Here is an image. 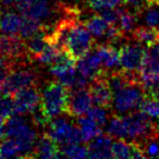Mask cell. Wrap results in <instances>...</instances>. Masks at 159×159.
Returning a JSON list of instances; mask_svg holds the SVG:
<instances>
[{"mask_svg":"<svg viewBox=\"0 0 159 159\" xmlns=\"http://www.w3.org/2000/svg\"><path fill=\"white\" fill-rule=\"evenodd\" d=\"M144 98L145 94L141 83H133L113 93V105L116 110L123 113L139 107Z\"/></svg>","mask_w":159,"mask_h":159,"instance_id":"5","label":"cell"},{"mask_svg":"<svg viewBox=\"0 0 159 159\" xmlns=\"http://www.w3.org/2000/svg\"><path fill=\"white\" fill-rule=\"evenodd\" d=\"M43 29H44V24H42L40 22L34 20V19L27 18V16H23L22 26H21L19 35L24 40H27L37 33H39Z\"/></svg>","mask_w":159,"mask_h":159,"instance_id":"25","label":"cell"},{"mask_svg":"<svg viewBox=\"0 0 159 159\" xmlns=\"http://www.w3.org/2000/svg\"><path fill=\"white\" fill-rule=\"evenodd\" d=\"M13 99L16 105V115H25L32 113L40 106L42 96L35 85H33L14 93Z\"/></svg>","mask_w":159,"mask_h":159,"instance_id":"8","label":"cell"},{"mask_svg":"<svg viewBox=\"0 0 159 159\" xmlns=\"http://www.w3.org/2000/svg\"><path fill=\"white\" fill-rule=\"evenodd\" d=\"M95 50L105 69H113L120 64V49H117L112 45H99Z\"/></svg>","mask_w":159,"mask_h":159,"instance_id":"18","label":"cell"},{"mask_svg":"<svg viewBox=\"0 0 159 159\" xmlns=\"http://www.w3.org/2000/svg\"><path fill=\"white\" fill-rule=\"evenodd\" d=\"M99 1H100V0H87V3H89V6L92 8V9L97 11L98 3H99Z\"/></svg>","mask_w":159,"mask_h":159,"instance_id":"40","label":"cell"},{"mask_svg":"<svg viewBox=\"0 0 159 159\" xmlns=\"http://www.w3.org/2000/svg\"><path fill=\"white\" fill-rule=\"evenodd\" d=\"M112 137L108 134H100L97 137L89 142V158H113L112 152H111V145H112Z\"/></svg>","mask_w":159,"mask_h":159,"instance_id":"14","label":"cell"},{"mask_svg":"<svg viewBox=\"0 0 159 159\" xmlns=\"http://www.w3.org/2000/svg\"><path fill=\"white\" fill-rule=\"evenodd\" d=\"M147 50L149 51V52L152 53V56H155L157 59H159V40L156 43V44L152 45V46L148 47Z\"/></svg>","mask_w":159,"mask_h":159,"instance_id":"39","label":"cell"},{"mask_svg":"<svg viewBox=\"0 0 159 159\" xmlns=\"http://www.w3.org/2000/svg\"><path fill=\"white\" fill-rule=\"evenodd\" d=\"M21 157L19 145L13 139L7 137V139L0 143V158Z\"/></svg>","mask_w":159,"mask_h":159,"instance_id":"28","label":"cell"},{"mask_svg":"<svg viewBox=\"0 0 159 159\" xmlns=\"http://www.w3.org/2000/svg\"><path fill=\"white\" fill-rule=\"evenodd\" d=\"M52 7L48 0H32L31 5L27 8L23 16L34 19L43 24V22L50 19L52 14Z\"/></svg>","mask_w":159,"mask_h":159,"instance_id":"17","label":"cell"},{"mask_svg":"<svg viewBox=\"0 0 159 159\" xmlns=\"http://www.w3.org/2000/svg\"><path fill=\"white\" fill-rule=\"evenodd\" d=\"M76 70L85 77H87L91 82L98 75L102 74L104 70L102 69V61L96 50L89 51L84 57L77 60Z\"/></svg>","mask_w":159,"mask_h":159,"instance_id":"13","label":"cell"},{"mask_svg":"<svg viewBox=\"0 0 159 159\" xmlns=\"http://www.w3.org/2000/svg\"><path fill=\"white\" fill-rule=\"evenodd\" d=\"M72 1H74V2H80V1H82V0H72Z\"/></svg>","mask_w":159,"mask_h":159,"instance_id":"43","label":"cell"},{"mask_svg":"<svg viewBox=\"0 0 159 159\" xmlns=\"http://www.w3.org/2000/svg\"><path fill=\"white\" fill-rule=\"evenodd\" d=\"M133 38L139 44L150 47L159 40V29L152 26H141L136 27L133 31Z\"/></svg>","mask_w":159,"mask_h":159,"instance_id":"20","label":"cell"},{"mask_svg":"<svg viewBox=\"0 0 159 159\" xmlns=\"http://www.w3.org/2000/svg\"><path fill=\"white\" fill-rule=\"evenodd\" d=\"M124 0H100L98 3L97 11H102L105 9H113V8H118Z\"/></svg>","mask_w":159,"mask_h":159,"instance_id":"36","label":"cell"},{"mask_svg":"<svg viewBox=\"0 0 159 159\" xmlns=\"http://www.w3.org/2000/svg\"><path fill=\"white\" fill-rule=\"evenodd\" d=\"M92 120L96 122L98 125L102 128L104 126L105 124L107 123V120H108V117H107V111L105 110V108L99 106H96V107H92L91 109L89 110V112L86 113Z\"/></svg>","mask_w":159,"mask_h":159,"instance_id":"32","label":"cell"},{"mask_svg":"<svg viewBox=\"0 0 159 159\" xmlns=\"http://www.w3.org/2000/svg\"><path fill=\"white\" fill-rule=\"evenodd\" d=\"M26 50L27 53L30 56L33 57H37L42 53V51L46 48V46L49 44L48 39V34L46 31V26L44 25V29L37 33L36 35H34L33 37H31L30 39L26 40Z\"/></svg>","mask_w":159,"mask_h":159,"instance_id":"21","label":"cell"},{"mask_svg":"<svg viewBox=\"0 0 159 159\" xmlns=\"http://www.w3.org/2000/svg\"><path fill=\"white\" fill-rule=\"evenodd\" d=\"M23 22V16L14 11H5L0 13V31L10 36L19 35Z\"/></svg>","mask_w":159,"mask_h":159,"instance_id":"16","label":"cell"},{"mask_svg":"<svg viewBox=\"0 0 159 159\" xmlns=\"http://www.w3.org/2000/svg\"><path fill=\"white\" fill-rule=\"evenodd\" d=\"M146 157H158L159 156V143L156 141H149L142 148Z\"/></svg>","mask_w":159,"mask_h":159,"instance_id":"35","label":"cell"},{"mask_svg":"<svg viewBox=\"0 0 159 159\" xmlns=\"http://www.w3.org/2000/svg\"><path fill=\"white\" fill-rule=\"evenodd\" d=\"M92 106H93V99H92L89 89H74L70 92L66 115L72 117L86 115Z\"/></svg>","mask_w":159,"mask_h":159,"instance_id":"11","label":"cell"},{"mask_svg":"<svg viewBox=\"0 0 159 159\" xmlns=\"http://www.w3.org/2000/svg\"><path fill=\"white\" fill-rule=\"evenodd\" d=\"M139 108L150 118H159V100L145 95V98L141 102Z\"/></svg>","mask_w":159,"mask_h":159,"instance_id":"31","label":"cell"},{"mask_svg":"<svg viewBox=\"0 0 159 159\" xmlns=\"http://www.w3.org/2000/svg\"><path fill=\"white\" fill-rule=\"evenodd\" d=\"M77 124H79L81 134H82V141L85 142V143H89L98 135L102 134L100 126L87 115L80 116L79 119H77Z\"/></svg>","mask_w":159,"mask_h":159,"instance_id":"19","label":"cell"},{"mask_svg":"<svg viewBox=\"0 0 159 159\" xmlns=\"http://www.w3.org/2000/svg\"><path fill=\"white\" fill-rule=\"evenodd\" d=\"M93 44L94 40L89 29L85 26L84 23L76 21L70 31L64 50L68 51L73 58L79 60L91 51Z\"/></svg>","mask_w":159,"mask_h":159,"instance_id":"3","label":"cell"},{"mask_svg":"<svg viewBox=\"0 0 159 159\" xmlns=\"http://www.w3.org/2000/svg\"><path fill=\"white\" fill-rule=\"evenodd\" d=\"M84 24L92 33V35L96 36V37L104 36L109 26V24L102 18V14H95V16H91L89 19H87V21H85Z\"/></svg>","mask_w":159,"mask_h":159,"instance_id":"24","label":"cell"},{"mask_svg":"<svg viewBox=\"0 0 159 159\" xmlns=\"http://www.w3.org/2000/svg\"><path fill=\"white\" fill-rule=\"evenodd\" d=\"M36 83V74L32 70L18 69L11 70L6 81L0 85V94L13 95L25 87L33 86Z\"/></svg>","mask_w":159,"mask_h":159,"instance_id":"6","label":"cell"},{"mask_svg":"<svg viewBox=\"0 0 159 159\" xmlns=\"http://www.w3.org/2000/svg\"><path fill=\"white\" fill-rule=\"evenodd\" d=\"M60 52H61V49H59L56 45L51 44L49 42V44L46 46V48L42 51V53L36 57V60L43 64H50L51 66L55 62V60L57 59V57L59 56Z\"/></svg>","mask_w":159,"mask_h":159,"instance_id":"29","label":"cell"},{"mask_svg":"<svg viewBox=\"0 0 159 159\" xmlns=\"http://www.w3.org/2000/svg\"><path fill=\"white\" fill-rule=\"evenodd\" d=\"M63 157H69V158H86L89 157V147L84 145H81L80 143L73 144H63L60 147Z\"/></svg>","mask_w":159,"mask_h":159,"instance_id":"26","label":"cell"},{"mask_svg":"<svg viewBox=\"0 0 159 159\" xmlns=\"http://www.w3.org/2000/svg\"><path fill=\"white\" fill-rule=\"evenodd\" d=\"M27 53L26 44L22 37L18 35L10 36L2 34L0 35V57L6 58L10 61L20 59Z\"/></svg>","mask_w":159,"mask_h":159,"instance_id":"12","label":"cell"},{"mask_svg":"<svg viewBox=\"0 0 159 159\" xmlns=\"http://www.w3.org/2000/svg\"><path fill=\"white\" fill-rule=\"evenodd\" d=\"M89 93H91L93 104L102 108H109L112 102V91L109 86L107 74L105 71L89 84Z\"/></svg>","mask_w":159,"mask_h":159,"instance_id":"10","label":"cell"},{"mask_svg":"<svg viewBox=\"0 0 159 159\" xmlns=\"http://www.w3.org/2000/svg\"><path fill=\"white\" fill-rule=\"evenodd\" d=\"M136 21H137V16L135 14L131 13L129 11L121 10L120 19H119V27L122 31V33L126 34L134 31L135 25H136Z\"/></svg>","mask_w":159,"mask_h":159,"instance_id":"30","label":"cell"},{"mask_svg":"<svg viewBox=\"0 0 159 159\" xmlns=\"http://www.w3.org/2000/svg\"><path fill=\"white\" fill-rule=\"evenodd\" d=\"M3 121H5V120L0 117V141L5 136V123H3Z\"/></svg>","mask_w":159,"mask_h":159,"instance_id":"41","label":"cell"},{"mask_svg":"<svg viewBox=\"0 0 159 159\" xmlns=\"http://www.w3.org/2000/svg\"><path fill=\"white\" fill-rule=\"evenodd\" d=\"M71 89L61 82H51L42 94L40 107L49 120L56 116L66 113Z\"/></svg>","mask_w":159,"mask_h":159,"instance_id":"2","label":"cell"},{"mask_svg":"<svg viewBox=\"0 0 159 159\" xmlns=\"http://www.w3.org/2000/svg\"><path fill=\"white\" fill-rule=\"evenodd\" d=\"M106 132L109 136L111 137H117V139H129L128 131H126V126L124 123L123 117H119V116H115L110 119V121L107 124Z\"/></svg>","mask_w":159,"mask_h":159,"instance_id":"23","label":"cell"},{"mask_svg":"<svg viewBox=\"0 0 159 159\" xmlns=\"http://www.w3.org/2000/svg\"><path fill=\"white\" fill-rule=\"evenodd\" d=\"M5 136L13 139L20 148L21 157H33L37 132L22 115H13L5 123Z\"/></svg>","mask_w":159,"mask_h":159,"instance_id":"1","label":"cell"},{"mask_svg":"<svg viewBox=\"0 0 159 159\" xmlns=\"http://www.w3.org/2000/svg\"><path fill=\"white\" fill-rule=\"evenodd\" d=\"M123 120L126 126V131H128L129 139H139L148 137L150 132L155 131L154 122L149 120V116H147L141 110L129 113L123 118Z\"/></svg>","mask_w":159,"mask_h":159,"instance_id":"7","label":"cell"},{"mask_svg":"<svg viewBox=\"0 0 159 159\" xmlns=\"http://www.w3.org/2000/svg\"><path fill=\"white\" fill-rule=\"evenodd\" d=\"M143 76H159V59L152 56L147 49L139 70V77Z\"/></svg>","mask_w":159,"mask_h":159,"instance_id":"22","label":"cell"},{"mask_svg":"<svg viewBox=\"0 0 159 159\" xmlns=\"http://www.w3.org/2000/svg\"><path fill=\"white\" fill-rule=\"evenodd\" d=\"M13 115H16L13 96L9 94H0V117L7 120Z\"/></svg>","mask_w":159,"mask_h":159,"instance_id":"27","label":"cell"},{"mask_svg":"<svg viewBox=\"0 0 159 159\" xmlns=\"http://www.w3.org/2000/svg\"><path fill=\"white\" fill-rule=\"evenodd\" d=\"M124 2L133 6V7L139 10V11H141L142 8H143L144 6H146V0H124Z\"/></svg>","mask_w":159,"mask_h":159,"instance_id":"38","label":"cell"},{"mask_svg":"<svg viewBox=\"0 0 159 159\" xmlns=\"http://www.w3.org/2000/svg\"><path fill=\"white\" fill-rule=\"evenodd\" d=\"M121 10L122 9H119V8H113V9H105V10H102V18L107 21V23H108V24H117V23L119 22Z\"/></svg>","mask_w":159,"mask_h":159,"instance_id":"33","label":"cell"},{"mask_svg":"<svg viewBox=\"0 0 159 159\" xmlns=\"http://www.w3.org/2000/svg\"><path fill=\"white\" fill-rule=\"evenodd\" d=\"M47 125V134L57 144L63 145L83 142L80 128L73 125L72 123H69L68 120L63 117H60V115L51 118Z\"/></svg>","mask_w":159,"mask_h":159,"instance_id":"4","label":"cell"},{"mask_svg":"<svg viewBox=\"0 0 159 159\" xmlns=\"http://www.w3.org/2000/svg\"><path fill=\"white\" fill-rule=\"evenodd\" d=\"M146 49L141 45H123L120 48V66L125 72L139 73Z\"/></svg>","mask_w":159,"mask_h":159,"instance_id":"9","label":"cell"},{"mask_svg":"<svg viewBox=\"0 0 159 159\" xmlns=\"http://www.w3.org/2000/svg\"><path fill=\"white\" fill-rule=\"evenodd\" d=\"M51 1H53V2H60L61 0H51Z\"/></svg>","mask_w":159,"mask_h":159,"instance_id":"42","label":"cell"},{"mask_svg":"<svg viewBox=\"0 0 159 159\" xmlns=\"http://www.w3.org/2000/svg\"><path fill=\"white\" fill-rule=\"evenodd\" d=\"M33 157L51 159V158L62 157V154L60 152V148L58 146V144L47 133H45L36 142Z\"/></svg>","mask_w":159,"mask_h":159,"instance_id":"15","label":"cell"},{"mask_svg":"<svg viewBox=\"0 0 159 159\" xmlns=\"http://www.w3.org/2000/svg\"><path fill=\"white\" fill-rule=\"evenodd\" d=\"M145 23L148 26L159 29V9H150L145 16Z\"/></svg>","mask_w":159,"mask_h":159,"instance_id":"34","label":"cell"},{"mask_svg":"<svg viewBox=\"0 0 159 159\" xmlns=\"http://www.w3.org/2000/svg\"><path fill=\"white\" fill-rule=\"evenodd\" d=\"M13 1V6L16 7V9L20 12L21 14H24L25 11L27 10V8L31 5L32 0H12Z\"/></svg>","mask_w":159,"mask_h":159,"instance_id":"37","label":"cell"}]
</instances>
